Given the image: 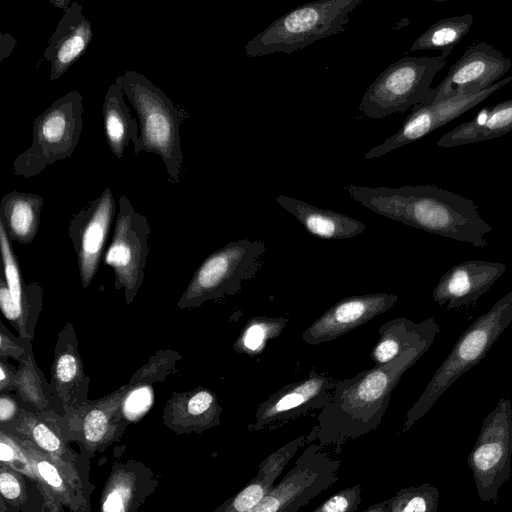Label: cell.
<instances>
[{"instance_id":"1","label":"cell","mask_w":512,"mask_h":512,"mask_svg":"<svg viewBox=\"0 0 512 512\" xmlns=\"http://www.w3.org/2000/svg\"><path fill=\"white\" fill-rule=\"evenodd\" d=\"M434 340L421 342L393 360L337 380L330 402L321 409L307 443L340 449L381 424L393 390L403 374L430 348Z\"/></svg>"},{"instance_id":"2","label":"cell","mask_w":512,"mask_h":512,"mask_svg":"<svg viewBox=\"0 0 512 512\" xmlns=\"http://www.w3.org/2000/svg\"><path fill=\"white\" fill-rule=\"evenodd\" d=\"M350 196L378 215L426 232L485 248L493 228L481 217L476 203L435 185L398 188L349 184Z\"/></svg>"},{"instance_id":"3","label":"cell","mask_w":512,"mask_h":512,"mask_svg":"<svg viewBox=\"0 0 512 512\" xmlns=\"http://www.w3.org/2000/svg\"><path fill=\"white\" fill-rule=\"evenodd\" d=\"M115 83L123 89L138 116L139 135L132 143L134 154L158 155L165 164L169 183L177 184L185 170L180 128L190 116L188 111L139 72L127 70L116 77Z\"/></svg>"},{"instance_id":"4","label":"cell","mask_w":512,"mask_h":512,"mask_svg":"<svg viewBox=\"0 0 512 512\" xmlns=\"http://www.w3.org/2000/svg\"><path fill=\"white\" fill-rule=\"evenodd\" d=\"M511 323L512 290L462 333L418 400L408 410L402 431L411 428L454 382L477 365Z\"/></svg>"},{"instance_id":"5","label":"cell","mask_w":512,"mask_h":512,"mask_svg":"<svg viewBox=\"0 0 512 512\" xmlns=\"http://www.w3.org/2000/svg\"><path fill=\"white\" fill-rule=\"evenodd\" d=\"M363 0H318L285 13L245 46L249 57L306 48L315 41L345 31L350 13Z\"/></svg>"},{"instance_id":"6","label":"cell","mask_w":512,"mask_h":512,"mask_svg":"<svg viewBox=\"0 0 512 512\" xmlns=\"http://www.w3.org/2000/svg\"><path fill=\"white\" fill-rule=\"evenodd\" d=\"M265 244L260 240L229 242L211 253L196 269L177 302L178 309L198 308L207 301L236 295L262 266Z\"/></svg>"},{"instance_id":"7","label":"cell","mask_w":512,"mask_h":512,"mask_svg":"<svg viewBox=\"0 0 512 512\" xmlns=\"http://www.w3.org/2000/svg\"><path fill=\"white\" fill-rule=\"evenodd\" d=\"M83 96L69 91L37 116L32 125L31 146L13 162L16 176L30 178L56 161L70 158L83 129Z\"/></svg>"},{"instance_id":"8","label":"cell","mask_w":512,"mask_h":512,"mask_svg":"<svg viewBox=\"0 0 512 512\" xmlns=\"http://www.w3.org/2000/svg\"><path fill=\"white\" fill-rule=\"evenodd\" d=\"M446 61L442 56H405L399 59L371 83L362 97L359 110L368 118L379 119L403 113L421 103Z\"/></svg>"},{"instance_id":"9","label":"cell","mask_w":512,"mask_h":512,"mask_svg":"<svg viewBox=\"0 0 512 512\" xmlns=\"http://www.w3.org/2000/svg\"><path fill=\"white\" fill-rule=\"evenodd\" d=\"M467 463L480 500H495L511 475L512 403L509 399L501 398L484 418Z\"/></svg>"},{"instance_id":"10","label":"cell","mask_w":512,"mask_h":512,"mask_svg":"<svg viewBox=\"0 0 512 512\" xmlns=\"http://www.w3.org/2000/svg\"><path fill=\"white\" fill-rule=\"evenodd\" d=\"M341 462L310 444L271 491L248 512H297L338 480Z\"/></svg>"},{"instance_id":"11","label":"cell","mask_w":512,"mask_h":512,"mask_svg":"<svg viewBox=\"0 0 512 512\" xmlns=\"http://www.w3.org/2000/svg\"><path fill=\"white\" fill-rule=\"evenodd\" d=\"M118 205L112 240L104 261L113 269L115 288L123 289L126 303L131 304L144 281L151 227L127 196H120Z\"/></svg>"},{"instance_id":"12","label":"cell","mask_w":512,"mask_h":512,"mask_svg":"<svg viewBox=\"0 0 512 512\" xmlns=\"http://www.w3.org/2000/svg\"><path fill=\"white\" fill-rule=\"evenodd\" d=\"M511 65V60L492 45L480 42L469 46L420 104L477 95L498 82Z\"/></svg>"},{"instance_id":"13","label":"cell","mask_w":512,"mask_h":512,"mask_svg":"<svg viewBox=\"0 0 512 512\" xmlns=\"http://www.w3.org/2000/svg\"><path fill=\"white\" fill-rule=\"evenodd\" d=\"M115 212L112 190L106 187L70 219L68 235L76 253L83 289L89 287L97 274Z\"/></svg>"},{"instance_id":"14","label":"cell","mask_w":512,"mask_h":512,"mask_svg":"<svg viewBox=\"0 0 512 512\" xmlns=\"http://www.w3.org/2000/svg\"><path fill=\"white\" fill-rule=\"evenodd\" d=\"M336 383L337 380L327 375L311 371L307 378L284 385L258 405L248 431L270 430L324 408L331 400Z\"/></svg>"},{"instance_id":"15","label":"cell","mask_w":512,"mask_h":512,"mask_svg":"<svg viewBox=\"0 0 512 512\" xmlns=\"http://www.w3.org/2000/svg\"><path fill=\"white\" fill-rule=\"evenodd\" d=\"M510 81H512V75L499 80L490 88L474 96L464 99L452 98L431 104L419 103L413 106L412 112L405 119L401 128L383 143L370 149L364 155V159L371 160L381 157L397 148L423 138L475 107Z\"/></svg>"},{"instance_id":"16","label":"cell","mask_w":512,"mask_h":512,"mask_svg":"<svg viewBox=\"0 0 512 512\" xmlns=\"http://www.w3.org/2000/svg\"><path fill=\"white\" fill-rule=\"evenodd\" d=\"M121 406L122 401L110 393L66 413L70 440L78 442L86 456L104 451L128 425Z\"/></svg>"},{"instance_id":"17","label":"cell","mask_w":512,"mask_h":512,"mask_svg":"<svg viewBox=\"0 0 512 512\" xmlns=\"http://www.w3.org/2000/svg\"><path fill=\"white\" fill-rule=\"evenodd\" d=\"M397 300V295L385 292L343 298L318 317L303 332L302 339L309 345L335 340L390 310Z\"/></svg>"},{"instance_id":"18","label":"cell","mask_w":512,"mask_h":512,"mask_svg":"<svg viewBox=\"0 0 512 512\" xmlns=\"http://www.w3.org/2000/svg\"><path fill=\"white\" fill-rule=\"evenodd\" d=\"M50 372L51 390L65 413L78 409L89 401L90 378L84 370L72 323H67L57 334Z\"/></svg>"},{"instance_id":"19","label":"cell","mask_w":512,"mask_h":512,"mask_svg":"<svg viewBox=\"0 0 512 512\" xmlns=\"http://www.w3.org/2000/svg\"><path fill=\"white\" fill-rule=\"evenodd\" d=\"M506 266L499 262L468 260L454 265L442 275L432 299L448 310L474 304L504 274Z\"/></svg>"},{"instance_id":"20","label":"cell","mask_w":512,"mask_h":512,"mask_svg":"<svg viewBox=\"0 0 512 512\" xmlns=\"http://www.w3.org/2000/svg\"><path fill=\"white\" fill-rule=\"evenodd\" d=\"M19 440L30 457L38 483L47 486L71 512H91L93 485L84 477L83 473L87 472L77 465L51 457L25 439Z\"/></svg>"},{"instance_id":"21","label":"cell","mask_w":512,"mask_h":512,"mask_svg":"<svg viewBox=\"0 0 512 512\" xmlns=\"http://www.w3.org/2000/svg\"><path fill=\"white\" fill-rule=\"evenodd\" d=\"M158 485L159 479L143 462H116L102 489L100 512H136Z\"/></svg>"},{"instance_id":"22","label":"cell","mask_w":512,"mask_h":512,"mask_svg":"<svg viewBox=\"0 0 512 512\" xmlns=\"http://www.w3.org/2000/svg\"><path fill=\"white\" fill-rule=\"evenodd\" d=\"M0 428L25 439L55 459L82 468L80 455L69 445L66 417L55 411L33 412L24 407L14 422Z\"/></svg>"},{"instance_id":"23","label":"cell","mask_w":512,"mask_h":512,"mask_svg":"<svg viewBox=\"0 0 512 512\" xmlns=\"http://www.w3.org/2000/svg\"><path fill=\"white\" fill-rule=\"evenodd\" d=\"M93 39L91 22L83 6L72 1L48 40L43 58L50 64L49 79L62 77L86 51Z\"/></svg>"},{"instance_id":"24","label":"cell","mask_w":512,"mask_h":512,"mask_svg":"<svg viewBox=\"0 0 512 512\" xmlns=\"http://www.w3.org/2000/svg\"><path fill=\"white\" fill-rule=\"evenodd\" d=\"M222 407L210 389L174 392L163 407V424L177 435L202 433L220 425Z\"/></svg>"},{"instance_id":"25","label":"cell","mask_w":512,"mask_h":512,"mask_svg":"<svg viewBox=\"0 0 512 512\" xmlns=\"http://www.w3.org/2000/svg\"><path fill=\"white\" fill-rule=\"evenodd\" d=\"M10 239L0 221V248L4 279L18 316L16 331L21 338L33 340L34 331L42 310V287L37 283L22 281L20 269Z\"/></svg>"},{"instance_id":"26","label":"cell","mask_w":512,"mask_h":512,"mask_svg":"<svg viewBox=\"0 0 512 512\" xmlns=\"http://www.w3.org/2000/svg\"><path fill=\"white\" fill-rule=\"evenodd\" d=\"M306 443V436L301 435L270 453L259 464L256 475L213 512L250 511L271 491L284 468Z\"/></svg>"},{"instance_id":"27","label":"cell","mask_w":512,"mask_h":512,"mask_svg":"<svg viewBox=\"0 0 512 512\" xmlns=\"http://www.w3.org/2000/svg\"><path fill=\"white\" fill-rule=\"evenodd\" d=\"M276 202L292 214L312 235L330 240L353 238L365 231L361 221L332 210L315 207L302 200L278 195Z\"/></svg>"},{"instance_id":"28","label":"cell","mask_w":512,"mask_h":512,"mask_svg":"<svg viewBox=\"0 0 512 512\" xmlns=\"http://www.w3.org/2000/svg\"><path fill=\"white\" fill-rule=\"evenodd\" d=\"M439 331L434 317L419 323L406 317L394 318L378 329L380 338L370 357L376 365L385 364L421 342L434 340Z\"/></svg>"},{"instance_id":"29","label":"cell","mask_w":512,"mask_h":512,"mask_svg":"<svg viewBox=\"0 0 512 512\" xmlns=\"http://www.w3.org/2000/svg\"><path fill=\"white\" fill-rule=\"evenodd\" d=\"M512 131V99L483 108L474 118L443 134L437 146L450 148L504 136Z\"/></svg>"},{"instance_id":"30","label":"cell","mask_w":512,"mask_h":512,"mask_svg":"<svg viewBox=\"0 0 512 512\" xmlns=\"http://www.w3.org/2000/svg\"><path fill=\"white\" fill-rule=\"evenodd\" d=\"M43 197L28 192L13 190L6 193L0 202V221L11 241L30 244L39 227Z\"/></svg>"},{"instance_id":"31","label":"cell","mask_w":512,"mask_h":512,"mask_svg":"<svg viewBox=\"0 0 512 512\" xmlns=\"http://www.w3.org/2000/svg\"><path fill=\"white\" fill-rule=\"evenodd\" d=\"M124 96L123 89L114 82L108 87L103 101L105 139L117 159L123 157L129 142L133 143L139 135V125L131 116Z\"/></svg>"},{"instance_id":"32","label":"cell","mask_w":512,"mask_h":512,"mask_svg":"<svg viewBox=\"0 0 512 512\" xmlns=\"http://www.w3.org/2000/svg\"><path fill=\"white\" fill-rule=\"evenodd\" d=\"M14 392L23 406L30 411H55L62 416L66 414L62 405L55 398L50 383L38 368L34 354L19 363Z\"/></svg>"},{"instance_id":"33","label":"cell","mask_w":512,"mask_h":512,"mask_svg":"<svg viewBox=\"0 0 512 512\" xmlns=\"http://www.w3.org/2000/svg\"><path fill=\"white\" fill-rule=\"evenodd\" d=\"M473 21L472 14L441 19L423 32L409 51L441 50V56L447 59L455 46L469 33Z\"/></svg>"},{"instance_id":"34","label":"cell","mask_w":512,"mask_h":512,"mask_svg":"<svg viewBox=\"0 0 512 512\" xmlns=\"http://www.w3.org/2000/svg\"><path fill=\"white\" fill-rule=\"evenodd\" d=\"M0 495L10 512H42L44 498L37 483L0 464Z\"/></svg>"},{"instance_id":"35","label":"cell","mask_w":512,"mask_h":512,"mask_svg":"<svg viewBox=\"0 0 512 512\" xmlns=\"http://www.w3.org/2000/svg\"><path fill=\"white\" fill-rule=\"evenodd\" d=\"M284 316H254L242 328L233 344V350L249 357L259 355L269 340L277 338L287 325Z\"/></svg>"},{"instance_id":"36","label":"cell","mask_w":512,"mask_h":512,"mask_svg":"<svg viewBox=\"0 0 512 512\" xmlns=\"http://www.w3.org/2000/svg\"><path fill=\"white\" fill-rule=\"evenodd\" d=\"M439 490L431 484L400 489L387 500L389 512H437Z\"/></svg>"},{"instance_id":"37","label":"cell","mask_w":512,"mask_h":512,"mask_svg":"<svg viewBox=\"0 0 512 512\" xmlns=\"http://www.w3.org/2000/svg\"><path fill=\"white\" fill-rule=\"evenodd\" d=\"M0 464L11 467L38 483L30 457L19 438L0 428Z\"/></svg>"},{"instance_id":"38","label":"cell","mask_w":512,"mask_h":512,"mask_svg":"<svg viewBox=\"0 0 512 512\" xmlns=\"http://www.w3.org/2000/svg\"><path fill=\"white\" fill-rule=\"evenodd\" d=\"M32 341L13 335L5 325L0 322V358H12L21 363L33 355Z\"/></svg>"},{"instance_id":"39","label":"cell","mask_w":512,"mask_h":512,"mask_svg":"<svg viewBox=\"0 0 512 512\" xmlns=\"http://www.w3.org/2000/svg\"><path fill=\"white\" fill-rule=\"evenodd\" d=\"M360 502L361 486L355 484L338 491L312 512H356Z\"/></svg>"},{"instance_id":"40","label":"cell","mask_w":512,"mask_h":512,"mask_svg":"<svg viewBox=\"0 0 512 512\" xmlns=\"http://www.w3.org/2000/svg\"><path fill=\"white\" fill-rule=\"evenodd\" d=\"M23 408L24 406L16 394L0 393V427L14 422Z\"/></svg>"},{"instance_id":"41","label":"cell","mask_w":512,"mask_h":512,"mask_svg":"<svg viewBox=\"0 0 512 512\" xmlns=\"http://www.w3.org/2000/svg\"><path fill=\"white\" fill-rule=\"evenodd\" d=\"M0 309L5 318L16 329L18 316L10 297L4 277L0 279Z\"/></svg>"},{"instance_id":"42","label":"cell","mask_w":512,"mask_h":512,"mask_svg":"<svg viewBox=\"0 0 512 512\" xmlns=\"http://www.w3.org/2000/svg\"><path fill=\"white\" fill-rule=\"evenodd\" d=\"M17 376V367L8 359L0 358V393L13 392Z\"/></svg>"},{"instance_id":"43","label":"cell","mask_w":512,"mask_h":512,"mask_svg":"<svg viewBox=\"0 0 512 512\" xmlns=\"http://www.w3.org/2000/svg\"><path fill=\"white\" fill-rule=\"evenodd\" d=\"M37 486L44 498L42 512H64V506L47 486L43 483H37Z\"/></svg>"},{"instance_id":"44","label":"cell","mask_w":512,"mask_h":512,"mask_svg":"<svg viewBox=\"0 0 512 512\" xmlns=\"http://www.w3.org/2000/svg\"><path fill=\"white\" fill-rule=\"evenodd\" d=\"M1 51H0V60L3 61L5 58L9 57L13 49L15 48L17 42L8 33H1Z\"/></svg>"},{"instance_id":"45","label":"cell","mask_w":512,"mask_h":512,"mask_svg":"<svg viewBox=\"0 0 512 512\" xmlns=\"http://www.w3.org/2000/svg\"><path fill=\"white\" fill-rule=\"evenodd\" d=\"M364 512H389L387 500L369 506Z\"/></svg>"},{"instance_id":"46","label":"cell","mask_w":512,"mask_h":512,"mask_svg":"<svg viewBox=\"0 0 512 512\" xmlns=\"http://www.w3.org/2000/svg\"><path fill=\"white\" fill-rule=\"evenodd\" d=\"M51 4H53L54 6L58 7V8H62L64 11L70 6V4L72 2H70L69 0L67 1H63V0H56V1H50Z\"/></svg>"},{"instance_id":"47","label":"cell","mask_w":512,"mask_h":512,"mask_svg":"<svg viewBox=\"0 0 512 512\" xmlns=\"http://www.w3.org/2000/svg\"><path fill=\"white\" fill-rule=\"evenodd\" d=\"M0 512H10L4 501L0 498Z\"/></svg>"}]
</instances>
